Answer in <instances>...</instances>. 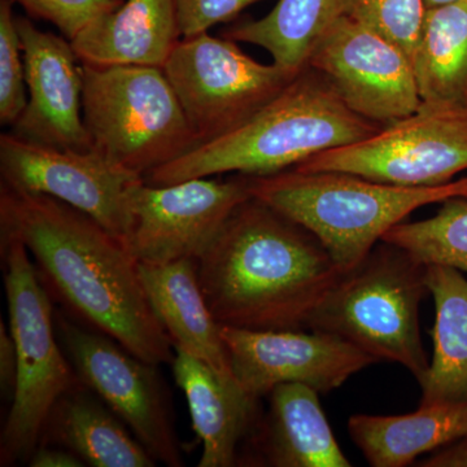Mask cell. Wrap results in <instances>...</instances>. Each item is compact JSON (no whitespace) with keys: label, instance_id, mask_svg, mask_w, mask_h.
I'll return each instance as SVG.
<instances>
[{"label":"cell","instance_id":"1","mask_svg":"<svg viewBox=\"0 0 467 467\" xmlns=\"http://www.w3.org/2000/svg\"><path fill=\"white\" fill-rule=\"evenodd\" d=\"M0 239L23 243L43 284L85 324L143 361L173 362L174 346L147 299L140 261L94 218L2 182Z\"/></svg>","mask_w":467,"mask_h":467},{"label":"cell","instance_id":"2","mask_svg":"<svg viewBox=\"0 0 467 467\" xmlns=\"http://www.w3.org/2000/svg\"><path fill=\"white\" fill-rule=\"evenodd\" d=\"M342 273L312 233L254 196L198 260L218 325L245 330H306Z\"/></svg>","mask_w":467,"mask_h":467},{"label":"cell","instance_id":"3","mask_svg":"<svg viewBox=\"0 0 467 467\" xmlns=\"http://www.w3.org/2000/svg\"><path fill=\"white\" fill-rule=\"evenodd\" d=\"M380 128L352 112L330 82L306 66L244 124L150 171L144 182L165 186L225 173L275 174Z\"/></svg>","mask_w":467,"mask_h":467},{"label":"cell","instance_id":"4","mask_svg":"<svg viewBox=\"0 0 467 467\" xmlns=\"http://www.w3.org/2000/svg\"><path fill=\"white\" fill-rule=\"evenodd\" d=\"M252 196L312 233L342 272L352 269L411 212L467 198V177L436 187L377 182L342 171L296 169L251 177Z\"/></svg>","mask_w":467,"mask_h":467},{"label":"cell","instance_id":"5","mask_svg":"<svg viewBox=\"0 0 467 467\" xmlns=\"http://www.w3.org/2000/svg\"><path fill=\"white\" fill-rule=\"evenodd\" d=\"M426 275L425 264L379 242L340 275L310 317L308 330L342 337L378 362L401 365L420 386L430 368L420 331Z\"/></svg>","mask_w":467,"mask_h":467},{"label":"cell","instance_id":"6","mask_svg":"<svg viewBox=\"0 0 467 467\" xmlns=\"http://www.w3.org/2000/svg\"><path fill=\"white\" fill-rule=\"evenodd\" d=\"M9 331L17 349V379L0 439V465L27 462L57 402L84 386L58 343L55 316L26 245L0 239Z\"/></svg>","mask_w":467,"mask_h":467},{"label":"cell","instance_id":"7","mask_svg":"<svg viewBox=\"0 0 467 467\" xmlns=\"http://www.w3.org/2000/svg\"><path fill=\"white\" fill-rule=\"evenodd\" d=\"M82 77L91 150L113 164L144 178L199 146L162 67L82 64Z\"/></svg>","mask_w":467,"mask_h":467},{"label":"cell","instance_id":"8","mask_svg":"<svg viewBox=\"0 0 467 467\" xmlns=\"http://www.w3.org/2000/svg\"><path fill=\"white\" fill-rule=\"evenodd\" d=\"M162 70L199 146L244 124L300 72L259 63L208 33L181 39Z\"/></svg>","mask_w":467,"mask_h":467},{"label":"cell","instance_id":"9","mask_svg":"<svg viewBox=\"0 0 467 467\" xmlns=\"http://www.w3.org/2000/svg\"><path fill=\"white\" fill-rule=\"evenodd\" d=\"M294 169L342 171L405 187L453 182L467 171V109L422 103L371 137L325 150Z\"/></svg>","mask_w":467,"mask_h":467},{"label":"cell","instance_id":"10","mask_svg":"<svg viewBox=\"0 0 467 467\" xmlns=\"http://www.w3.org/2000/svg\"><path fill=\"white\" fill-rule=\"evenodd\" d=\"M55 327L79 379L130 429L156 462L183 466L158 365L143 361L109 335L58 315Z\"/></svg>","mask_w":467,"mask_h":467},{"label":"cell","instance_id":"11","mask_svg":"<svg viewBox=\"0 0 467 467\" xmlns=\"http://www.w3.org/2000/svg\"><path fill=\"white\" fill-rule=\"evenodd\" d=\"M2 182L43 193L84 212L128 244L134 226L133 192L142 175L113 164L95 150L57 149L0 135Z\"/></svg>","mask_w":467,"mask_h":467},{"label":"cell","instance_id":"12","mask_svg":"<svg viewBox=\"0 0 467 467\" xmlns=\"http://www.w3.org/2000/svg\"><path fill=\"white\" fill-rule=\"evenodd\" d=\"M306 66L330 82L352 112L378 125L392 124L422 106L407 52L348 17L328 26Z\"/></svg>","mask_w":467,"mask_h":467},{"label":"cell","instance_id":"13","mask_svg":"<svg viewBox=\"0 0 467 467\" xmlns=\"http://www.w3.org/2000/svg\"><path fill=\"white\" fill-rule=\"evenodd\" d=\"M252 198L250 175L192 178L133 192L134 226L128 247L140 263L199 260L236 207Z\"/></svg>","mask_w":467,"mask_h":467},{"label":"cell","instance_id":"14","mask_svg":"<svg viewBox=\"0 0 467 467\" xmlns=\"http://www.w3.org/2000/svg\"><path fill=\"white\" fill-rule=\"evenodd\" d=\"M221 337L234 378L256 399L287 383L328 393L378 362L352 343L322 331L221 326Z\"/></svg>","mask_w":467,"mask_h":467},{"label":"cell","instance_id":"15","mask_svg":"<svg viewBox=\"0 0 467 467\" xmlns=\"http://www.w3.org/2000/svg\"><path fill=\"white\" fill-rule=\"evenodd\" d=\"M23 46L27 104L15 133L32 142L91 150L84 121L82 64L69 39L16 17Z\"/></svg>","mask_w":467,"mask_h":467},{"label":"cell","instance_id":"16","mask_svg":"<svg viewBox=\"0 0 467 467\" xmlns=\"http://www.w3.org/2000/svg\"><path fill=\"white\" fill-rule=\"evenodd\" d=\"M175 382L189 405L193 431L201 439L199 467L235 466L238 448L251 431L257 401L233 374L220 373L192 353L174 347Z\"/></svg>","mask_w":467,"mask_h":467},{"label":"cell","instance_id":"17","mask_svg":"<svg viewBox=\"0 0 467 467\" xmlns=\"http://www.w3.org/2000/svg\"><path fill=\"white\" fill-rule=\"evenodd\" d=\"M181 39L173 0H126L70 43L86 66L162 67Z\"/></svg>","mask_w":467,"mask_h":467},{"label":"cell","instance_id":"18","mask_svg":"<svg viewBox=\"0 0 467 467\" xmlns=\"http://www.w3.org/2000/svg\"><path fill=\"white\" fill-rule=\"evenodd\" d=\"M144 292L171 343L207 362L220 373L233 374L225 344L198 275V261L140 263Z\"/></svg>","mask_w":467,"mask_h":467},{"label":"cell","instance_id":"19","mask_svg":"<svg viewBox=\"0 0 467 467\" xmlns=\"http://www.w3.org/2000/svg\"><path fill=\"white\" fill-rule=\"evenodd\" d=\"M353 442L374 467H405L467 439V400L420 405L402 416L355 414L348 420Z\"/></svg>","mask_w":467,"mask_h":467},{"label":"cell","instance_id":"20","mask_svg":"<svg viewBox=\"0 0 467 467\" xmlns=\"http://www.w3.org/2000/svg\"><path fill=\"white\" fill-rule=\"evenodd\" d=\"M299 383L276 386L260 432V454L275 467H350L318 398Z\"/></svg>","mask_w":467,"mask_h":467},{"label":"cell","instance_id":"21","mask_svg":"<svg viewBox=\"0 0 467 467\" xmlns=\"http://www.w3.org/2000/svg\"><path fill=\"white\" fill-rule=\"evenodd\" d=\"M88 387L64 395L52 409L41 444L75 451L95 467H153L156 460Z\"/></svg>","mask_w":467,"mask_h":467},{"label":"cell","instance_id":"22","mask_svg":"<svg viewBox=\"0 0 467 467\" xmlns=\"http://www.w3.org/2000/svg\"><path fill=\"white\" fill-rule=\"evenodd\" d=\"M434 297V355L423 383L420 405L467 400V279L454 267L427 265Z\"/></svg>","mask_w":467,"mask_h":467},{"label":"cell","instance_id":"23","mask_svg":"<svg viewBox=\"0 0 467 467\" xmlns=\"http://www.w3.org/2000/svg\"><path fill=\"white\" fill-rule=\"evenodd\" d=\"M413 66L423 104L467 109V0L427 8Z\"/></svg>","mask_w":467,"mask_h":467},{"label":"cell","instance_id":"24","mask_svg":"<svg viewBox=\"0 0 467 467\" xmlns=\"http://www.w3.org/2000/svg\"><path fill=\"white\" fill-rule=\"evenodd\" d=\"M339 16L340 0H278L266 16L234 24L223 36L264 48L276 66L299 72Z\"/></svg>","mask_w":467,"mask_h":467},{"label":"cell","instance_id":"25","mask_svg":"<svg viewBox=\"0 0 467 467\" xmlns=\"http://www.w3.org/2000/svg\"><path fill=\"white\" fill-rule=\"evenodd\" d=\"M441 204L435 216L400 223L382 241L425 265L451 266L467 273V198H451Z\"/></svg>","mask_w":467,"mask_h":467},{"label":"cell","instance_id":"26","mask_svg":"<svg viewBox=\"0 0 467 467\" xmlns=\"http://www.w3.org/2000/svg\"><path fill=\"white\" fill-rule=\"evenodd\" d=\"M425 0H340V16L374 30L413 61L425 21Z\"/></svg>","mask_w":467,"mask_h":467},{"label":"cell","instance_id":"27","mask_svg":"<svg viewBox=\"0 0 467 467\" xmlns=\"http://www.w3.org/2000/svg\"><path fill=\"white\" fill-rule=\"evenodd\" d=\"M14 0H0V122L14 125L27 104L26 63Z\"/></svg>","mask_w":467,"mask_h":467},{"label":"cell","instance_id":"28","mask_svg":"<svg viewBox=\"0 0 467 467\" xmlns=\"http://www.w3.org/2000/svg\"><path fill=\"white\" fill-rule=\"evenodd\" d=\"M30 16L48 21L72 41L95 18L113 11L122 0H14Z\"/></svg>","mask_w":467,"mask_h":467},{"label":"cell","instance_id":"29","mask_svg":"<svg viewBox=\"0 0 467 467\" xmlns=\"http://www.w3.org/2000/svg\"><path fill=\"white\" fill-rule=\"evenodd\" d=\"M263 0H173L182 38L208 33L233 21L242 11Z\"/></svg>","mask_w":467,"mask_h":467},{"label":"cell","instance_id":"30","mask_svg":"<svg viewBox=\"0 0 467 467\" xmlns=\"http://www.w3.org/2000/svg\"><path fill=\"white\" fill-rule=\"evenodd\" d=\"M17 379V349L11 331L0 322V387L3 398L12 401Z\"/></svg>","mask_w":467,"mask_h":467},{"label":"cell","instance_id":"31","mask_svg":"<svg viewBox=\"0 0 467 467\" xmlns=\"http://www.w3.org/2000/svg\"><path fill=\"white\" fill-rule=\"evenodd\" d=\"M27 465L32 467H82L85 461L75 451L58 445L41 444L33 451Z\"/></svg>","mask_w":467,"mask_h":467},{"label":"cell","instance_id":"32","mask_svg":"<svg viewBox=\"0 0 467 467\" xmlns=\"http://www.w3.org/2000/svg\"><path fill=\"white\" fill-rule=\"evenodd\" d=\"M420 467H467V439L454 442L420 461Z\"/></svg>","mask_w":467,"mask_h":467},{"label":"cell","instance_id":"33","mask_svg":"<svg viewBox=\"0 0 467 467\" xmlns=\"http://www.w3.org/2000/svg\"><path fill=\"white\" fill-rule=\"evenodd\" d=\"M427 8L436 7V5H448V3L457 2V0H425Z\"/></svg>","mask_w":467,"mask_h":467}]
</instances>
